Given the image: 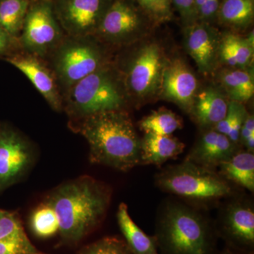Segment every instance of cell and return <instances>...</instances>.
I'll return each mask as SVG.
<instances>
[{"label":"cell","instance_id":"cell-9","mask_svg":"<svg viewBox=\"0 0 254 254\" xmlns=\"http://www.w3.org/2000/svg\"><path fill=\"white\" fill-rule=\"evenodd\" d=\"M145 18L128 0H113L103 15L94 36L115 46L128 44L144 30Z\"/></svg>","mask_w":254,"mask_h":254},{"label":"cell","instance_id":"cell-5","mask_svg":"<svg viewBox=\"0 0 254 254\" xmlns=\"http://www.w3.org/2000/svg\"><path fill=\"white\" fill-rule=\"evenodd\" d=\"M155 185L167 193L198 203H212L230 196L233 190L215 170L185 160L155 175Z\"/></svg>","mask_w":254,"mask_h":254},{"label":"cell","instance_id":"cell-33","mask_svg":"<svg viewBox=\"0 0 254 254\" xmlns=\"http://www.w3.org/2000/svg\"><path fill=\"white\" fill-rule=\"evenodd\" d=\"M240 142L247 151H254V118L253 115L247 114L240 133Z\"/></svg>","mask_w":254,"mask_h":254},{"label":"cell","instance_id":"cell-13","mask_svg":"<svg viewBox=\"0 0 254 254\" xmlns=\"http://www.w3.org/2000/svg\"><path fill=\"white\" fill-rule=\"evenodd\" d=\"M4 60L28 78L52 109L56 112L63 110V95L54 73L49 65L47 64L46 60L21 50Z\"/></svg>","mask_w":254,"mask_h":254},{"label":"cell","instance_id":"cell-2","mask_svg":"<svg viewBox=\"0 0 254 254\" xmlns=\"http://www.w3.org/2000/svg\"><path fill=\"white\" fill-rule=\"evenodd\" d=\"M86 138L91 163L128 172L141 164V139L126 110L95 114L70 122Z\"/></svg>","mask_w":254,"mask_h":254},{"label":"cell","instance_id":"cell-28","mask_svg":"<svg viewBox=\"0 0 254 254\" xmlns=\"http://www.w3.org/2000/svg\"><path fill=\"white\" fill-rule=\"evenodd\" d=\"M78 254H131L125 240L105 237L83 247Z\"/></svg>","mask_w":254,"mask_h":254},{"label":"cell","instance_id":"cell-6","mask_svg":"<svg viewBox=\"0 0 254 254\" xmlns=\"http://www.w3.org/2000/svg\"><path fill=\"white\" fill-rule=\"evenodd\" d=\"M47 60L63 97L75 83L108 63L101 42L94 36H65Z\"/></svg>","mask_w":254,"mask_h":254},{"label":"cell","instance_id":"cell-31","mask_svg":"<svg viewBox=\"0 0 254 254\" xmlns=\"http://www.w3.org/2000/svg\"><path fill=\"white\" fill-rule=\"evenodd\" d=\"M0 254H48L41 252L26 236L0 241Z\"/></svg>","mask_w":254,"mask_h":254},{"label":"cell","instance_id":"cell-24","mask_svg":"<svg viewBox=\"0 0 254 254\" xmlns=\"http://www.w3.org/2000/svg\"><path fill=\"white\" fill-rule=\"evenodd\" d=\"M31 0H0V28L18 39Z\"/></svg>","mask_w":254,"mask_h":254},{"label":"cell","instance_id":"cell-10","mask_svg":"<svg viewBox=\"0 0 254 254\" xmlns=\"http://www.w3.org/2000/svg\"><path fill=\"white\" fill-rule=\"evenodd\" d=\"M35 160L34 147L24 135L11 127H0V189L23 178Z\"/></svg>","mask_w":254,"mask_h":254},{"label":"cell","instance_id":"cell-15","mask_svg":"<svg viewBox=\"0 0 254 254\" xmlns=\"http://www.w3.org/2000/svg\"><path fill=\"white\" fill-rule=\"evenodd\" d=\"M218 33L208 23L189 25L186 34V46L191 58L202 73L213 71L218 54Z\"/></svg>","mask_w":254,"mask_h":254},{"label":"cell","instance_id":"cell-35","mask_svg":"<svg viewBox=\"0 0 254 254\" xmlns=\"http://www.w3.org/2000/svg\"><path fill=\"white\" fill-rule=\"evenodd\" d=\"M19 50L18 40L0 28V57L7 58Z\"/></svg>","mask_w":254,"mask_h":254},{"label":"cell","instance_id":"cell-18","mask_svg":"<svg viewBox=\"0 0 254 254\" xmlns=\"http://www.w3.org/2000/svg\"><path fill=\"white\" fill-rule=\"evenodd\" d=\"M229 103L221 92L209 87L196 95L191 113L200 126L214 128L225 118Z\"/></svg>","mask_w":254,"mask_h":254},{"label":"cell","instance_id":"cell-36","mask_svg":"<svg viewBox=\"0 0 254 254\" xmlns=\"http://www.w3.org/2000/svg\"><path fill=\"white\" fill-rule=\"evenodd\" d=\"M217 254H249L243 253V252H239V251L232 250V249L229 248V247H225L222 252H219Z\"/></svg>","mask_w":254,"mask_h":254},{"label":"cell","instance_id":"cell-16","mask_svg":"<svg viewBox=\"0 0 254 254\" xmlns=\"http://www.w3.org/2000/svg\"><path fill=\"white\" fill-rule=\"evenodd\" d=\"M237 146L226 135L212 129L202 135L185 160L215 170L238 150Z\"/></svg>","mask_w":254,"mask_h":254},{"label":"cell","instance_id":"cell-29","mask_svg":"<svg viewBox=\"0 0 254 254\" xmlns=\"http://www.w3.org/2000/svg\"><path fill=\"white\" fill-rule=\"evenodd\" d=\"M23 236L26 234L18 213L0 210V241Z\"/></svg>","mask_w":254,"mask_h":254},{"label":"cell","instance_id":"cell-11","mask_svg":"<svg viewBox=\"0 0 254 254\" xmlns=\"http://www.w3.org/2000/svg\"><path fill=\"white\" fill-rule=\"evenodd\" d=\"M55 16L68 36H94L113 0H51Z\"/></svg>","mask_w":254,"mask_h":254},{"label":"cell","instance_id":"cell-32","mask_svg":"<svg viewBox=\"0 0 254 254\" xmlns=\"http://www.w3.org/2000/svg\"><path fill=\"white\" fill-rule=\"evenodd\" d=\"M220 0H195V18L208 23L218 15Z\"/></svg>","mask_w":254,"mask_h":254},{"label":"cell","instance_id":"cell-1","mask_svg":"<svg viewBox=\"0 0 254 254\" xmlns=\"http://www.w3.org/2000/svg\"><path fill=\"white\" fill-rule=\"evenodd\" d=\"M110 187L90 176L64 182L47 195L44 203L55 210L64 243H77L104 219L111 200Z\"/></svg>","mask_w":254,"mask_h":254},{"label":"cell","instance_id":"cell-30","mask_svg":"<svg viewBox=\"0 0 254 254\" xmlns=\"http://www.w3.org/2000/svg\"><path fill=\"white\" fill-rule=\"evenodd\" d=\"M145 14L154 21H168L172 16V0H135Z\"/></svg>","mask_w":254,"mask_h":254},{"label":"cell","instance_id":"cell-25","mask_svg":"<svg viewBox=\"0 0 254 254\" xmlns=\"http://www.w3.org/2000/svg\"><path fill=\"white\" fill-rule=\"evenodd\" d=\"M139 126L145 133L166 136L173 135L177 130L181 129L183 122L171 110L159 109L142 119Z\"/></svg>","mask_w":254,"mask_h":254},{"label":"cell","instance_id":"cell-14","mask_svg":"<svg viewBox=\"0 0 254 254\" xmlns=\"http://www.w3.org/2000/svg\"><path fill=\"white\" fill-rule=\"evenodd\" d=\"M197 88L196 77L185 62L176 59L165 63L159 88L165 99L191 113Z\"/></svg>","mask_w":254,"mask_h":254},{"label":"cell","instance_id":"cell-20","mask_svg":"<svg viewBox=\"0 0 254 254\" xmlns=\"http://www.w3.org/2000/svg\"><path fill=\"white\" fill-rule=\"evenodd\" d=\"M219 174L227 181L233 182L250 192L254 191V155L247 150H237L222 162Z\"/></svg>","mask_w":254,"mask_h":254},{"label":"cell","instance_id":"cell-27","mask_svg":"<svg viewBox=\"0 0 254 254\" xmlns=\"http://www.w3.org/2000/svg\"><path fill=\"white\" fill-rule=\"evenodd\" d=\"M32 231L42 239L50 238L59 232V221L55 210L46 203L35 209L30 218Z\"/></svg>","mask_w":254,"mask_h":254},{"label":"cell","instance_id":"cell-23","mask_svg":"<svg viewBox=\"0 0 254 254\" xmlns=\"http://www.w3.org/2000/svg\"><path fill=\"white\" fill-rule=\"evenodd\" d=\"M220 81L232 101L243 103L253 97V76L245 68L225 70L221 73Z\"/></svg>","mask_w":254,"mask_h":254},{"label":"cell","instance_id":"cell-7","mask_svg":"<svg viewBox=\"0 0 254 254\" xmlns=\"http://www.w3.org/2000/svg\"><path fill=\"white\" fill-rule=\"evenodd\" d=\"M65 36L51 0L31 1L17 39L20 50L47 61Z\"/></svg>","mask_w":254,"mask_h":254},{"label":"cell","instance_id":"cell-12","mask_svg":"<svg viewBox=\"0 0 254 254\" xmlns=\"http://www.w3.org/2000/svg\"><path fill=\"white\" fill-rule=\"evenodd\" d=\"M218 238L229 248L254 254V211L246 200H234L224 209L218 225H215Z\"/></svg>","mask_w":254,"mask_h":254},{"label":"cell","instance_id":"cell-4","mask_svg":"<svg viewBox=\"0 0 254 254\" xmlns=\"http://www.w3.org/2000/svg\"><path fill=\"white\" fill-rule=\"evenodd\" d=\"M63 98V110L73 122L95 114L125 110L128 95L120 71L107 63L75 83Z\"/></svg>","mask_w":254,"mask_h":254},{"label":"cell","instance_id":"cell-22","mask_svg":"<svg viewBox=\"0 0 254 254\" xmlns=\"http://www.w3.org/2000/svg\"><path fill=\"white\" fill-rule=\"evenodd\" d=\"M254 16V0H222L217 15L222 24L237 29L248 27Z\"/></svg>","mask_w":254,"mask_h":254},{"label":"cell","instance_id":"cell-26","mask_svg":"<svg viewBox=\"0 0 254 254\" xmlns=\"http://www.w3.org/2000/svg\"><path fill=\"white\" fill-rule=\"evenodd\" d=\"M247 116L243 103L231 100L225 118L215 125L213 129L226 135L232 143L237 145L240 143L241 128Z\"/></svg>","mask_w":254,"mask_h":254},{"label":"cell","instance_id":"cell-34","mask_svg":"<svg viewBox=\"0 0 254 254\" xmlns=\"http://www.w3.org/2000/svg\"><path fill=\"white\" fill-rule=\"evenodd\" d=\"M178 10L184 21L190 25L194 23L195 18V0H172Z\"/></svg>","mask_w":254,"mask_h":254},{"label":"cell","instance_id":"cell-17","mask_svg":"<svg viewBox=\"0 0 254 254\" xmlns=\"http://www.w3.org/2000/svg\"><path fill=\"white\" fill-rule=\"evenodd\" d=\"M185 143L173 135L145 133L141 139V164L160 166L183 153Z\"/></svg>","mask_w":254,"mask_h":254},{"label":"cell","instance_id":"cell-19","mask_svg":"<svg viewBox=\"0 0 254 254\" xmlns=\"http://www.w3.org/2000/svg\"><path fill=\"white\" fill-rule=\"evenodd\" d=\"M117 219L131 254H160L155 237L147 235L135 223L125 203L119 205Z\"/></svg>","mask_w":254,"mask_h":254},{"label":"cell","instance_id":"cell-21","mask_svg":"<svg viewBox=\"0 0 254 254\" xmlns=\"http://www.w3.org/2000/svg\"><path fill=\"white\" fill-rule=\"evenodd\" d=\"M254 42V31L246 38L227 33L220 40L219 56L222 63L228 66L245 68L253 59Z\"/></svg>","mask_w":254,"mask_h":254},{"label":"cell","instance_id":"cell-8","mask_svg":"<svg viewBox=\"0 0 254 254\" xmlns=\"http://www.w3.org/2000/svg\"><path fill=\"white\" fill-rule=\"evenodd\" d=\"M165 63L162 50L155 43H148L136 52L122 73L128 95L145 99L160 88Z\"/></svg>","mask_w":254,"mask_h":254},{"label":"cell","instance_id":"cell-3","mask_svg":"<svg viewBox=\"0 0 254 254\" xmlns=\"http://www.w3.org/2000/svg\"><path fill=\"white\" fill-rule=\"evenodd\" d=\"M155 239L161 254H217L215 225L198 210L178 202L160 210Z\"/></svg>","mask_w":254,"mask_h":254}]
</instances>
